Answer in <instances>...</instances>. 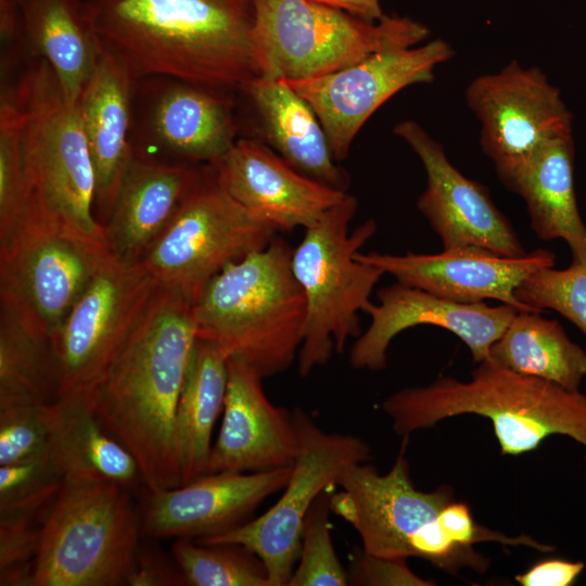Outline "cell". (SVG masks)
<instances>
[{
    "mask_svg": "<svg viewBox=\"0 0 586 586\" xmlns=\"http://www.w3.org/2000/svg\"><path fill=\"white\" fill-rule=\"evenodd\" d=\"M205 166L168 163L132 151L103 225L110 255L127 264L141 263L201 181Z\"/></svg>",
    "mask_w": 586,
    "mask_h": 586,
    "instance_id": "cell-23",
    "label": "cell"
},
{
    "mask_svg": "<svg viewBox=\"0 0 586 586\" xmlns=\"http://www.w3.org/2000/svg\"><path fill=\"white\" fill-rule=\"evenodd\" d=\"M49 512H0L1 586H34L35 561Z\"/></svg>",
    "mask_w": 586,
    "mask_h": 586,
    "instance_id": "cell-36",
    "label": "cell"
},
{
    "mask_svg": "<svg viewBox=\"0 0 586 586\" xmlns=\"http://www.w3.org/2000/svg\"><path fill=\"white\" fill-rule=\"evenodd\" d=\"M346 11L368 22L381 20L383 14L381 0H315Z\"/></svg>",
    "mask_w": 586,
    "mask_h": 586,
    "instance_id": "cell-43",
    "label": "cell"
},
{
    "mask_svg": "<svg viewBox=\"0 0 586 586\" xmlns=\"http://www.w3.org/2000/svg\"><path fill=\"white\" fill-rule=\"evenodd\" d=\"M239 91L256 115L257 139L302 174L346 191L348 176L337 166L317 114L284 79L258 75Z\"/></svg>",
    "mask_w": 586,
    "mask_h": 586,
    "instance_id": "cell-25",
    "label": "cell"
},
{
    "mask_svg": "<svg viewBox=\"0 0 586 586\" xmlns=\"http://www.w3.org/2000/svg\"><path fill=\"white\" fill-rule=\"evenodd\" d=\"M100 48L137 78L239 91L259 75L254 0H84Z\"/></svg>",
    "mask_w": 586,
    "mask_h": 586,
    "instance_id": "cell-2",
    "label": "cell"
},
{
    "mask_svg": "<svg viewBox=\"0 0 586 586\" xmlns=\"http://www.w3.org/2000/svg\"><path fill=\"white\" fill-rule=\"evenodd\" d=\"M379 304L367 313L371 320L349 351V362L357 369L382 370L393 339L404 330L430 324L459 337L475 362L488 358L492 344L519 313L502 304L454 302L424 290L395 282L377 293Z\"/></svg>",
    "mask_w": 586,
    "mask_h": 586,
    "instance_id": "cell-18",
    "label": "cell"
},
{
    "mask_svg": "<svg viewBox=\"0 0 586 586\" xmlns=\"http://www.w3.org/2000/svg\"><path fill=\"white\" fill-rule=\"evenodd\" d=\"M300 449L283 494L265 513L201 544L246 547L264 562L271 586H288L298 561L306 515L319 494L334 486L348 464L371 458L370 446L353 434L327 432L301 408L292 411Z\"/></svg>",
    "mask_w": 586,
    "mask_h": 586,
    "instance_id": "cell-12",
    "label": "cell"
},
{
    "mask_svg": "<svg viewBox=\"0 0 586 586\" xmlns=\"http://www.w3.org/2000/svg\"><path fill=\"white\" fill-rule=\"evenodd\" d=\"M573 175L572 135L558 137L534 154L512 191L523 198L535 234L543 241L562 239L572 262H583L586 226L578 212Z\"/></svg>",
    "mask_w": 586,
    "mask_h": 586,
    "instance_id": "cell-28",
    "label": "cell"
},
{
    "mask_svg": "<svg viewBox=\"0 0 586 586\" xmlns=\"http://www.w3.org/2000/svg\"><path fill=\"white\" fill-rule=\"evenodd\" d=\"M357 207V199L347 193L304 229L292 251V271L306 301V328L297 356L302 377L328 364L333 351L342 353L351 337L361 334L358 313L372 307L370 295L384 275L356 258L378 228L368 219L349 232Z\"/></svg>",
    "mask_w": 586,
    "mask_h": 586,
    "instance_id": "cell-5",
    "label": "cell"
},
{
    "mask_svg": "<svg viewBox=\"0 0 586 586\" xmlns=\"http://www.w3.org/2000/svg\"><path fill=\"white\" fill-rule=\"evenodd\" d=\"M171 555L190 586H271L262 559L242 545L177 538Z\"/></svg>",
    "mask_w": 586,
    "mask_h": 586,
    "instance_id": "cell-32",
    "label": "cell"
},
{
    "mask_svg": "<svg viewBox=\"0 0 586 586\" xmlns=\"http://www.w3.org/2000/svg\"><path fill=\"white\" fill-rule=\"evenodd\" d=\"M58 388L52 341L0 308V408L50 404Z\"/></svg>",
    "mask_w": 586,
    "mask_h": 586,
    "instance_id": "cell-31",
    "label": "cell"
},
{
    "mask_svg": "<svg viewBox=\"0 0 586 586\" xmlns=\"http://www.w3.org/2000/svg\"><path fill=\"white\" fill-rule=\"evenodd\" d=\"M382 409L404 437L468 413L492 422L502 455L531 453L552 435L586 447V394L514 372L489 357L469 381L440 377L428 385L405 387L390 395Z\"/></svg>",
    "mask_w": 586,
    "mask_h": 586,
    "instance_id": "cell-3",
    "label": "cell"
},
{
    "mask_svg": "<svg viewBox=\"0 0 586 586\" xmlns=\"http://www.w3.org/2000/svg\"><path fill=\"white\" fill-rule=\"evenodd\" d=\"M443 39L371 54L339 71L302 80L284 79L317 114L336 162L344 160L368 118L406 87L430 84L451 59Z\"/></svg>",
    "mask_w": 586,
    "mask_h": 586,
    "instance_id": "cell-16",
    "label": "cell"
},
{
    "mask_svg": "<svg viewBox=\"0 0 586 586\" xmlns=\"http://www.w3.org/2000/svg\"><path fill=\"white\" fill-rule=\"evenodd\" d=\"M141 535L130 488L63 479L43 526L34 586L126 585Z\"/></svg>",
    "mask_w": 586,
    "mask_h": 586,
    "instance_id": "cell-8",
    "label": "cell"
},
{
    "mask_svg": "<svg viewBox=\"0 0 586 586\" xmlns=\"http://www.w3.org/2000/svg\"><path fill=\"white\" fill-rule=\"evenodd\" d=\"M394 133L410 146L423 165L426 187L416 205L440 237L443 250L474 245L507 257L526 254L488 190L463 176L449 162L441 143L411 119L396 124Z\"/></svg>",
    "mask_w": 586,
    "mask_h": 586,
    "instance_id": "cell-17",
    "label": "cell"
},
{
    "mask_svg": "<svg viewBox=\"0 0 586 586\" xmlns=\"http://www.w3.org/2000/svg\"><path fill=\"white\" fill-rule=\"evenodd\" d=\"M227 362V356L215 344L198 337L175 417V451L180 485L206 474L213 428L224 409Z\"/></svg>",
    "mask_w": 586,
    "mask_h": 586,
    "instance_id": "cell-29",
    "label": "cell"
},
{
    "mask_svg": "<svg viewBox=\"0 0 586 586\" xmlns=\"http://www.w3.org/2000/svg\"><path fill=\"white\" fill-rule=\"evenodd\" d=\"M227 368L222 422L206 474L292 467L300 449L292 412L268 399L264 378L250 365L232 357Z\"/></svg>",
    "mask_w": 586,
    "mask_h": 586,
    "instance_id": "cell-22",
    "label": "cell"
},
{
    "mask_svg": "<svg viewBox=\"0 0 586 586\" xmlns=\"http://www.w3.org/2000/svg\"><path fill=\"white\" fill-rule=\"evenodd\" d=\"M158 286L141 263L109 256L51 340L58 397L88 390L98 380L142 319Z\"/></svg>",
    "mask_w": 586,
    "mask_h": 586,
    "instance_id": "cell-13",
    "label": "cell"
},
{
    "mask_svg": "<svg viewBox=\"0 0 586 586\" xmlns=\"http://www.w3.org/2000/svg\"><path fill=\"white\" fill-rule=\"evenodd\" d=\"M259 75L286 80L322 76L386 50L418 46L429 28L406 16L368 22L315 0H254Z\"/></svg>",
    "mask_w": 586,
    "mask_h": 586,
    "instance_id": "cell-7",
    "label": "cell"
},
{
    "mask_svg": "<svg viewBox=\"0 0 586 586\" xmlns=\"http://www.w3.org/2000/svg\"><path fill=\"white\" fill-rule=\"evenodd\" d=\"M292 472H217L173 488L148 491L142 534L150 539H202L247 522L269 496L283 489Z\"/></svg>",
    "mask_w": 586,
    "mask_h": 586,
    "instance_id": "cell-20",
    "label": "cell"
},
{
    "mask_svg": "<svg viewBox=\"0 0 586 586\" xmlns=\"http://www.w3.org/2000/svg\"><path fill=\"white\" fill-rule=\"evenodd\" d=\"M491 359L521 374L577 391L586 377V351L558 320L540 313H517L489 349Z\"/></svg>",
    "mask_w": 586,
    "mask_h": 586,
    "instance_id": "cell-30",
    "label": "cell"
},
{
    "mask_svg": "<svg viewBox=\"0 0 586 586\" xmlns=\"http://www.w3.org/2000/svg\"><path fill=\"white\" fill-rule=\"evenodd\" d=\"M126 585L183 586L186 578L174 556H167L153 544L140 542Z\"/></svg>",
    "mask_w": 586,
    "mask_h": 586,
    "instance_id": "cell-40",
    "label": "cell"
},
{
    "mask_svg": "<svg viewBox=\"0 0 586 586\" xmlns=\"http://www.w3.org/2000/svg\"><path fill=\"white\" fill-rule=\"evenodd\" d=\"M23 113L2 88L0 101V238L8 233L20 217L29 183L23 152Z\"/></svg>",
    "mask_w": 586,
    "mask_h": 586,
    "instance_id": "cell-34",
    "label": "cell"
},
{
    "mask_svg": "<svg viewBox=\"0 0 586 586\" xmlns=\"http://www.w3.org/2000/svg\"><path fill=\"white\" fill-rule=\"evenodd\" d=\"M278 230L237 203L206 165L199 184L141 264L160 286L192 305L227 265L266 247Z\"/></svg>",
    "mask_w": 586,
    "mask_h": 586,
    "instance_id": "cell-11",
    "label": "cell"
},
{
    "mask_svg": "<svg viewBox=\"0 0 586 586\" xmlns=\"http://www.w3.org/2000/svg\"><path fill=\"white\" fill-rule=\"evenodd\" d=\"M2 88L23 113L29 188L78 233L106 246L104 229L94 216V173L78 104L68 103L42 59L29 56Z\"/></svg>",
    "mask_w": 586,
    "mask_h": 586,
    "instance_id": "cell-9",
    "label": "cell"
},
{
    "mask_svg": "<svg viewBox=\"0 0 586 586\" xmlns=\"http://www.w3.org/2000/svg\"><path fill=\"white\" fill-rule=\"evenodd\" d=\"M46 417L49 457L63 479L143 485L133 456L95 417L88 390L59 396L46 406Z\"/></svg>",
    "mask_w": 586,
    "mask_h": 586,
    "instance_id": "cell-26",
    "label": "cell"
},
{
    "mask_svg": "<svg viewBox=\"0 0 586 586\" xmlns=\"http://www.w3.org/2000/svg\"><path fill=\"white\" fill-rule=\"evenodd\" d=\"M330 488L319 494L306 515L298 563L288 586L348 585L347 570L342 565L331 537Z\"/></svg>",
    "mask_w": 586,
    "mask_h": 586,
    "instance_id": "cell-33",
    "label": "cell"
},
{
    "mask_svg": "<svg viewBox=\"0 0 586 586\" xmlns=\"http://www.w3.org/2000/svg\"><path fill=\"white\" fill-rule=\"evenodd\" d=\"M209 165L237 203L278 232L306 229L347 194L296 170L256 138L237 139Z\"/></svg>",
    "mask_w": 586,
    "mask_h": 586,
    "instance_id": "cell-21",
    "label": "cell"
},
{
    "mask_svg": "<svg viewBox=\"0 0 586 586\" xmlns=\"http://www.w3.org/2000/svg\"><path fill=\"white\" fill-rule=\"evenodd\" d=\"M348 585H430L413 574L406 564V559H391L373 556L362 548L351 556L347 569Z\"/></svg>",
    "mask_w": 586,
    "mask_h": 586,
    "instance_id": "cell-39",
    "label": "cell"
},
{
    "mask_svg": "<svg viewBox=\"0 0 586 586\" xmlns=\"http://www.w3.org/2000/svg\"><path fill=\"white\" fill-rule=\"evenodd\" d=\"M24 43L44 60L63 93L76 104L101 53L84 0H20Z\"/></svg>",
    "mask_w": 586,
    "mask_h": 586,
    "instance_id": "cell-27",
    "label": "cell"
},
{
    "mask_svg": "<svg viewBox=\"0 0 586 586\" xmlns=\"http://www.w3.org/2000/svg\"><path fill=\"white\" fill-rule=\"evenodd\" d=\"M0 35L4 49L2 68L18 66L29 56L23 38L20 0H0Z\"/></svg>",
    "mask_w": 586,
    "mask_h": 586,
    "instance_id": "cell-41",
    "label": "cell"
},
{
    "mask_svg": "<svg viewBox=\"0 0 586 586\" xmlns=\"http://www.w3.org/2000/svg\"><path fill=\"white\" fill-rule=\"evenodd\" d=\"M62 482L49 455L0 466V512L51 509Z\"/></svg>",
    "mask_w": 586,
    "mask_h": 586,
    "instance_id": "cell-37",
    "label": "cell"
},
{
    "mask_svg": "<svg viewBox=\"0 0 586 586\" xmlns=\"http://www.w3.org/2000/svg\"><path fill=\"white\" fill-rule=\"evenodd\" d=\"M233 100L232 91L170 76L137 78L132 151L168 163H215L237 140Z\"/></svg>",
    "mask_w": 586,
    "mask_h": 586,
    "instance_id": "cell-15",
    "label": "cell"
},
{
    "mask_svg": "<svg viewBox=\"0 0 586 586\" xmlns=\"http://www.w3.org/2000/svg\"><path fill=\"white\" fill-rule=\"evenodd\" d=\"M356 258L379 267L397 282L454 302L473 304L496 300L520 313L538 311L518 301L515 289L531 273L552 267L556 262V255L545 249L507 257L474 245L437 254L358 252Z\"/></svg>",
    "mask_w": 586,
    "mask_h": 586,
    "instance_id": "cell-19",
    "label": "cell"
},
{
    "mask_svg": "<svg viewBox=\"0 0 586 586\" xmlns=\"http://www.w3.org/2000/svg\"><path fill=\"white\" fill-rule=\"evenodd\" d=\"M196 340L192 304L158 286L138 326L88 388L95 417L133 456L148 491L180 486L175 417Z\"/></svg>",
    "mask_w": 586,
    "mask_h": 586,
    "instance_id": "cell-1",
    "label": "cell"
},
{
    "mask_svg": "<svg viewBox=\"0 0 586 586\" xmlns=\"http://www.w3.org/2000/svg\"><path fill=\"white\" fill-rule=\"evenodd\" d=\"M109 256L104 244L78 233L30 188L0 238V308L52 340Z\"/></svg>",
    "mask_w": 586,
    "mask_h": 586,
    "instance_id": "cell-6",
    "label": "cell"
},
{
    "mask_svg": "<svg viewBox=\"0 0 586 586\" xmlns=\"http://www.w3.org/2000/svg\"><path fill=\"white\" fill-rule=\"evenodd\" d=\"M585 563L564 559H546L515 575L522 586H571L582 574Z\"/></svg>",
    "mask_w": 586,
    "mask_h": 586,
    "instance_id": "cell-42",
    "label": "cell"
},
{
    "mask_svg": "<svg viewBox=\"0 0 586 586\" xmlns=\"http://www.w3.org/2000/svg\"><path fill=\"white\" fill-rule=\"evenodd\" d=\"M514 295L538 313L557 311L586 333V259L564 269L540 268L520 283Z\"/></svg>",
    "mask_w": 586,
    "mask_h": 586,
    "instance_id": "cell-35",
    "label": "cell"
},
{
    "mask_svg": "<svg viewBox=\"0 0 586 586\" xmlns=\"http://www.w3.org/2000/svg\"><path fill=\"white\" fill-rule=\"evenodd\" d=\"M292 251L277 235L266 247L227 265L192 305L198 337L263 378L289 369L305 334L306 301L292 271Z\"/></svg>",
    "mask_w": 586,
    "mask_h": 586,
    "instance_id": "cell-4",
    "label": "cell"
},
{
    "mask_svg": "<svg viewBox=\"0 0 586 586\" xmlns=\"http://www.w3.org/2000/svg\"><path fill=\"white\" fill-rule=\"evenodd\" d=\"M135 81L124 63L101 49L77 101L94 173V216L102 227L132 155Z\"/></svg>",
    "mask_w": 586,
    "mask_h": 586,
    "instance_id": "cell-24",
    "label": "cell"
},
{
    "mask_svg": "<svg viewBox=\"0 0 586 586\" xmlns=\"http://www.w3.org/2000/svg\"><path fill=\"white\" fill-rule=\"evenodd\" d=\"M47 405L0 408V466L49 455Z\"/></svg>",
    "mask_w": 586,
    "mask_h": 586,
    "instance_id": "cell-38",
    "label": "cell"
},
{
    "mask_svg": "<svg viewBox=\"0 0 586 586\" xmlns=\"http://www.w3.org/2000/svg\"><path fill=\"white\" fill-rule=\"evenodd\" d=\"M464 93L481 123L483 152L511 191L545 143L572 135V114L537 67L511 61L497 73L474 78Z\"/></svg>",
    "mask_w": 586,
    "mask_h": 586,
    "instance_id": "cell-14",
    "label": "cell"
},
{
    "mask_svg": "<svg viewBox=\"0 0 586 586\" xmlns=\"http://www.w3.org/2000/svg\"><path fill=\"white\" fill-rule=\"evenodd\" d=\"M407 440L387 473H379L367 461L345 467L334 482L340 489L331 493V511L356 530L368 553L417 557L444 566L460 551L442 517L454 493L447 485L433 492L416 488L406 457Z\"/></svg>",
    "mask_w": 586,
    "mask_h": 586,
    "instance_id": "cell-10",
    "label": "cell"
}]
</instances>
